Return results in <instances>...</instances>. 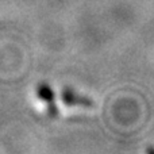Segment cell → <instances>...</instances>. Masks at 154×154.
<instances>
[{
  "instance_id": "6da1fadb",
  "label": "cell",
  "mask_w": 154,
  "mask_h": 154,
  "mask_svg": "<svg viewBox=\"0 0 154 154\" xmlns=\"http://www.w3.org/2000/svg\"><path fill=\"white\" fill-rule=\"evenodd\" d=\"M62 101L66 106H81V107H95V103H93L91 99L84 97V96H80L75 93L73 91H64L62 93Z\"/></svg>"
},
{
  "instance_id": "7a4b0ae2",
  "label": "cell",
  "mask_w": 154,
  "mask_h": 154,
  "mask_svg": "<svg viewBox=\"0 0 154 154\" xmlns=\"http://www.w3.org/2000/svg\"><path fill=\"white\" fill-rule=\"evenodd\" d=\"M42 97L45 99L46 101H48V104H49V109H50V112H51V115H54L56 116L57 115V109H56V107H54V103H53V93H51V91L49 89L48 87H43L42 88Z\"/></svg>"
}]
</instances>
